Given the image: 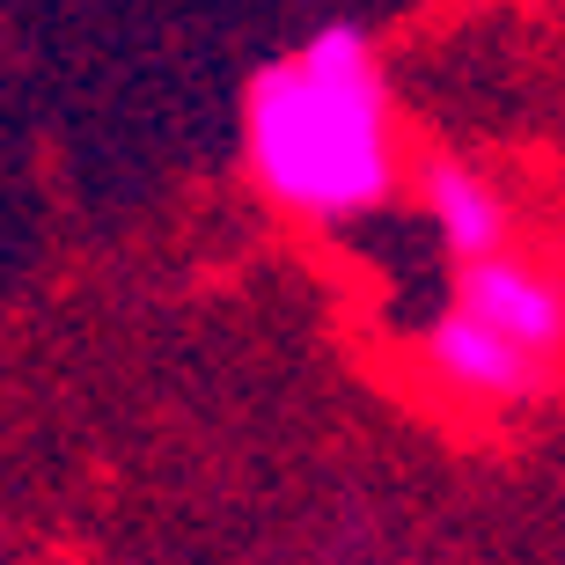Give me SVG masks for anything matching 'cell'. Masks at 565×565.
Here are the masks:
<instances>
[{
    "label": "cell",
    "mask_w": 565,
    "mask_h": 565,
    "mask_svg": "<svg viewBox=\"0 0 565 565\" xmlns=\"http://www.w3.org/2000/svg\"><path fill=\"white\" fill-rule=\"evenodd\" d=\"M243 162L257 191L294 221H367L404 184L397 104L375 44L353 22H323L316 38L279 52L243 104Z\"/></svg>",
    "instance_id": "obj_1"
},
{
    "label": "cell",
    "mask_w": 565,
    "mask_h": 565,
    "mask_svg": "<svg viewBox=\"0 0 565 565\" xmlns=\"http://www.w3.org/2000/svg\"><path fill=\"white\" fill-rule=\"evenodd\" d=\"M448 301H456L462 316H478L484 331L514 338V345L536 353V360H558V345H565L558 273L529 250H492V257L456 265V294H448Z\"/></svg>",
    "instance_id": "obj_2"
},
{
    "label": "cell",
    "mask_w": 565,
    "mask_h": 565,
    "mask_svg": "<svg viewBox=\"0 0 565 565\" xmlns=\"http://www.w3.org/2000/svg\"><path fill=\"white\" fill-rule=\"evenodd\" d=\"M419 360H426V375H434L448 397H462V404H529V397L551 390V367H558V360L522 353L514 338L484 331L478 316H462L456 301L426 323Z\"/></svg>",
    "instance_id": "obj_3"
},
{
    "label": "cell",
    "mask_w": 565,
    "mask_h": 565,
    "mask_svg": "<svg viewBox=\"0 0 565 565\" xmlns=\"http://www.w3.org/2000/svg\"><path fill=\"white\" fill-rule=\"evenodd\" d=\"M419 206L434 221L440 250L470 265V257H492V250H514V199L492 169H478L470 154H434L419 169Z\"/></svg>",
    "instance_id": "obj_4"
}]
</instances>
